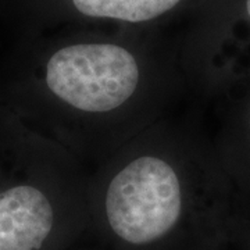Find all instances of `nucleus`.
<instances>
[{
	"mask_svg": "<svg viewBox=\"0 0 250 250\" xmlns=\"http://www.w3.org/2000/svg\"><path fill=\"white\" fill-rule=\"evenodd\" d=\"M182 196L168 163L143 156L129 163L110 182L106 213L113 231L125 242L157 241L177 224Z\"/></svg>",
	"mask_w": 250,
	"mask_h": 250,
	"instance_id": "1",
	"label": "nucleus"
},
{
	"mask_svg": "<svg viewBox=\"0 0 250 250\" xmlns=\"http://www.w3.org/2000/svg\"><path fill=\"white\" fill-rule=\"evenodd\" d=\"M46 82L72 107L103 113L132 96L139 68L134 56L121 46L81 43L60 49L50 57Z\"/></svg>",
	"mask_w": 250,
	"mask_h": 250,
	"instance_id": "2",
	"label": "nucleus"
},
{
	"mask_svg": "<svg viewBox=\"0 0 250 250\" xmlns=\"http://www.w3.org/2000/svg\"><path fill=\"white\" fill-rule=\"evenodd\" d=\"M53 208L34 187L0 192V250L39 249L52 231Z\"/></svg>",
	"mask_w": 250,
	"mask_h": 250,
	"instance_id": "3",
	"label": "nucleus"
},
{
	"mask_svg": "<svg viewBox=\"0 0 250 250\" xmlns=\"http://www.w3.org/2000/svg\"><path fill=\"white\" fill-rule=\"evenodd\" d=\"M72 3L89 17L141 22L159 17L177 6L179 0H72Z\"/></svg>",
	"mask_w": 250,
	"mask_h": 250,
	"instance_id": "4",
	"label": "nucleus"
},
{
	"mask_svg": "<svg viewBox=\"0 0 250 250\" xmlns=\"http://www.w3.org/2000/svg\"><path fill=\"white\" fill-rule=\"evenodd\" d=\"M246 10H248V14L250 16V0H246Z\"/></svg>",
	"mask_w": 250,
	"mask_h": 250,
	"instance_id": "5",
	"label": "nucleus"
}]
</instances>
